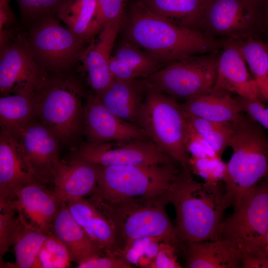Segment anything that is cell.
Returning <instances> with one entry per match:
<instances>
[{
	"label": "cell",
	"mask_w": 268,
	"mask_h": 268,
	"mask_svg": "<svg viewBox=\"0 0 268 268\" xmlns=\"http://www.w3.org/2000/svg\"><path fill=\"white\" fill-rule=\"evenodd\" d=\"M48 77L36 61L25 33L18 34L0 47V95L37 92Z\"/></svg>",
	"instance_id": "obj_11"
},
{
	"label": "cell",
	"mask_w": 268,
	"mask_h": 268,
	"mask_svg": "<svg viewBox=\"0 0 268 268\" xmlns=\"http://www.w3.org/2000/svg\"><path fill=\"white\" fill-rule=\"evenodd\" d=\"M43 245L51 254L54 261V268L69 266L71 260L67 248L53 234L50 232L48 235Z\"/></svg>",
	"instance_id": "obj_38"
},
{
	"label": "cell",
	"mask_w": 268,
	"mask_h": 268,
	"mask_svg": "<svg viewBox=\"0 0 268 268\" xmlns=\"http://www.w3.org/2000/svg\"><path fill=\"white\" fill-rule=\"evenodd\" d=\"M83 133L90 143L150 138L139 127L110 112L95 95L88 96L84 106Z\"/></svg>",
	"instance_id": "obj_15"
},
{
	"label": "cell",
	"mask_w": 268,
	"mask_h": 268,
	"mask_svg": "<svg viewBox=\"0 0 268 268\" xmlns=\"http://www.w3.org/2000/svg\"><path fill=\"white\" fill-rule=\"evenodd\" d=\"M225 40L236 47L250 69L260 94L265 99L268 78V45L254 35Z\"/></svg>",
	"instance_id": "obj_28"
},
{
	"label": "cell",
	"mask_w": 268,
	"mask_h": 268,
	"mask_svg": "<svg viewBox=\"0 0 268 268\" xmlns=\"http://www.w3.org/2000/svg\"><path fill=\"white\" fill-rule=\"evenodd\" d=\"M186 114L190 129L205 139L217 155L222 158L225 150L229 146L233 132V121L214 122L186 112Z\"/></svg>",
	"instance_id": "obj_32"
},
{
	"label": "cell",
	"mask_w": 268,
	"mask_h": 268,
	"mask_svg": "<svg viewBox=\"0 0 268 268\" xmlns=\"http://www.w3.org/2000/svg\"><path fill=\"white\" fill-rule=\"evenodd\" d=\"M261 21L268 30V0L261 1Z\"/></svg>",
	"instance_id": "obj_43"
},
{
	"label": "cell",
	"mask_w": 268,
	"mask_h": 268,
	"mask_svg": "<svg viewBox=\"0 0 268 268\" xmlns=\"http://www.w3.org/2000/svg\"><path fill=\"white\" fill-rule=\"evenodd\" d=\"M241 268H268V255L254 252L242 253Z\"/></svg>",
	"instance_id": "obj_42"
},
{
	"label": "cell",
	"mask_w": 268,
	"mask_h": 268,
	"mask_svg": "<svg viewBox=\"0 0 268 268\" xmlns=\"http://www.w3.org/2000/svg\"><path fill=\"white\" fill-rule=\"evenodd\" d=\"M184 254L188 268H241V252L225 239L190 243Z\"/></svg>",
	"instance_id": "obj_24"
},
{
	"label": "cell",
	"mask_w": 268,
	"mask_h": 268,
	"mask_svg": "<svg viewBox=\"0 0 268 268\" xmlns=\"http://www.w3.org/2000/svg\"><path fill=\"white\" fill-rule=\"evenodd\" d=\"M47 234L24 218L23 224L14 244L15 262L12 268H34L40 249L45 241Z\"/></svg>",
	"instance_id": "obj_31"
},
{
	"label": "cell",
	"mask_w": 268,
	"mask_h": 268,
	"mask_svg": "<svg viewBox=\"0 0 268 268\" xmlns=\"http://www.w3.org/2000/svg\"><path fill=\"white\" fill-rule=\"evenodd\" d=\"M232 154L223 180L228 206L235 208L245 194L268 175V136L244 112L233 121Z\"/></svg>",
	"instance_id": "obj_3"
},
{
	"label": "cell",
	"mask_w": 268,
	"mask_h": 268,
	"mask_svg": "<svg viewBox=\"0 0 268 268\" xmlns=\"http://www.w3.org/2000/svg\"><path fill=\"white\" fill-rule=\"evenodd\" d=\"M217 56L215 52L182 58L143 80L147 86L185 102L212 90L216 78Z\"/></svg>",
	"instance_id": "obj_8"
},
{
	"label": "cell",
	"mask_w": 268,
	"mask_h": 268,
	"mask_svg": "<svg viewBox=\"0 0 268 268\" xmlns=\"http://www.w3.org/2000/svg\"><path fill=\"white\" fill-rule=\"evenodd\" d=\"M182 170L178 164L100 165L90 199L116 204L166 195Z\"/></svg>",
	"instance_id": "obj_5"
},
{
	"label": "cell",
	"mask_w": 268,
	"mask_h": 268,
	"mask_svg": "<svg viewBox=\"0 0 268 268\" xmlns=\"http://www.w3.org/2000/svg\"><path fill=\"white\" fill-rule=\"evenodd\" d=\"M51 233L67 248L71 262L77 264L92 258L105 255L71 215L66 202L60 206L53 220Z\"/></svg>",
	"instance_id": "obj_23"
},
{
	"label": "cell",
	"mask_w": 268,
	"mask_h": 268,
	"mask_svg": "<svg viewBox=\"0 0 268 268\" xmlns=\"http://www.w3.org/2000/svg\"><path fill=\"white\" fill-rule=\"evenodd\" d=\"M36 180L28 171L15 136L8 130L0 133V209L7 206L19 190Z\"/></svg>",
	"instance_id": "obj_19"
},
{
	"label": "cell",
	"mask_w": 268,
	"mask_h": 268,
	"mask_svg": "<svg viewBox=\"0 0 268 268\" xmlns=\"http://www.w3.org/2000/svg\"><path fill=\"white\" fill-rule=\"evenodd\" d=\"M17 141L23 160L38 181H53L54 169L60 160V140L37 118L12 133Z\"/></svg>",
	"instance_id": "obj_14"
},
{
	"label": "cell",
	"mask_w": 268,
	"mask_h": 268,
	"mask_svg": "<svg viewBox=\"0 0 268 268\" xmlns=\"http://www.w3.org/2000/svg\"><path fill=\"white\" fill-rule=\"evenodd\" d=\"M96 7L97 0H68L60 8L57 16L73 34L88 44Z\"/></svg>",
	"instance_id": "obj_30"
},
{
	"label": "cell",
	"mask_w": 268,
	"mask_h": 268,
	"mask_svg": "<svg viewBox=\"0 0 268 268\" xmlns=\"http://www.w3.org/2000/svg\"><path fill=\"white\" fill-rule=\"evenodd\" d=\"M223 46L222 51L218 53L213 89L234 93L246 99H259L257 83L236 47L226 40Z\"/></svg>",
	"instance_id": "obj_18"
},
{
	"label": "cell",
	"mask_w": 268,
	"mask_h": 268,
	"mask_svg": "<svg viewBox=\"0 0 268 268\" xmlns=\"http://www.w3.org/2000/svg\"><path fill=\"white\" fill-rule=\"evenodd\" d=\"M123 26L129 41L164 66L186 57L217 52L219 46L203 31L171 22L149 10L139 0L129 7Z\"/></svg>",
	"instance_id": "obj_1"
},
{
	"label": "cell",
	"mask_w": 268,
	"mask_h": 268,
	"mask_svg": "<svg viewBox=\"0 0 268 268\" xmlns=\"http://www.w3.org/2000/svg\"><path fill=\"white\" fill-rule=\"evenodd\" d=\"M263 251L264 253L268 255V232L267 233L264 239Z\"/></svg>",
	"instance_id": "obj_44"
},
{
	"label": "cell",
	"mask_w": 268,
	"mask_h": 268,
	"mask_svg": "<svg viewBox=\"0 0 268 268\" xmlns=\"http://www.w3.org/2000/svg\"><path fill=\"white\" fill-rule=\"evenodd\" d=\"M145 92L143 80L113 79L106 88L95 95L110 112L139 127Z\"/></svg>",
	"instance_id": "obj_21"
},
{
	"label": "cell",
	"mask_w": 268,
	"mask_h": 268,
	"mask_svg": "<svg viewBox=\"0 0 268 268\" xmlns=\"http://www.w3.org/2000/svg\"><path fill=\"white\" fill-rule=\"evenodd\" d=\"M260 21L261 0H208L201 30L214 38H236L253 35Z\"/></svg>",
	"instance_id": "obj_12"
},
{
	"label": "cell",
	"mask_w": 268,
	"mask_h": 268,
	"mask_svg": "<svg viewBox=\"0 0 268 268\" xmlns=\"http://www.w3.org/2000/svg\"><path fill=\"white\" fill-rule=\"evenodd\" d=\"M234 209L220 224L218 238L229 241L242 254L264 253L268 232V175L247 192Z\"/></svg>",
	"instance_id": "obj_9"
},
{
	"label": "cell",
	"mask_w": 268,
	"mask_h": 268,
	"mask_svg": "<svg viewBox=\"0 0 268 268\" xmlns=\"http://www.w3.org/2000/svg\"><path fill=\"white\" fill-rule=\"evenodd\" d=\"M66 203L75 220L105 254L124 257L113 226L93 202L83 198Z\"/></svg>",
	"instance_id": "obj_20"
},
{
	"label": "cell",
	"mask_w": 268,
	"mask_h": 268,
	"mask_svg": "<svg viewBox=\"0 0 268 268\" xmlns=\"http://www.w3.org/2000/svg\"><path fill=\"white\" fill-rule=\"evenodd\" d=\"M154 13L178 25L201 30L208 0H139Z\"/></svg>",
	"instance_id": "obj_27"
},
{
	"label": "cell",
	"mask_w": 268,
	"mask_h": 268,
	"mask_svg": "<svg viewBox=\"0 0 268 268\" xmlns=\"http://www.w3.org/2000/svg\"><path fill=\"white\" fill-rule=\"evenodd\" d=\"M78 268H133L124 257L103 255L77 264Z\"/></svg>",
	"instance_id": "obj_40"
},
{
	"label": "cell",
	"mask_w": 268,
	"mask_h": 268,
	"mask_svg": "<svg viewBox=\"0 0 268 268\" xmlns=\"http://www.w3.org/2000/svg\"><path fill=\"white\" fill-rule=\"evenodd\" d=\"M22 18L31 24L43 19L55 17L68 0H16Z\"/></svg>",
	"instance_id": "obj_35"
},
{
	"label": "cell",
	"mask_w": 268,
	"mask_h": 268,
	"mask_svg": "<svg viewBox=\"0 0 268 268\" xmlns=\"http://www.w3.org/2000/svg\"><path fill=\"white\" fill-rule=\"evenodd\" d=\"M0 210V262L3 263L2 258L8 251L9 247L14 244L22 228L24 215L19 212L15 215L16 210L9 207Z\"/></svg>",
	"instance_id": "obj_34"
},
{
	"label": "cell",
	"mask_w": 268,
	"mask_h": 268,
	"mask_svg": "<svg viewBox=\"0 0 268 268\" xmlns=\"http://www.w3.org/2000/svg\"><path fill=\"white\" fill-rule=\"evenodd\" d=\"M177 248L173 245L164 242L159 245L158 252L152 261L150 268H181L177 259Z\"/></svg>",
	"instance_id": "obj_39"
},
{
	"label": "cell",
	"mask_w": 268,
	"mask_h": 268,
	"mask_svg": "<svg viewBox=\"0 0 268 268\" xmlns=\"http://www.w3.org/2000/svg\"><path fill=\"white\" fill-rule=\"evenodd\" d=\"M36 93L1 96L0 128L14 133L36 118Z\"/></svg>",
	"instance_id": "obj_29"
},
{
	"label": "cell",
	"mask_w": 268,
	"mask_h": 268,
	"mask_svg": "<svg viewBox=\"0 0 268 268\" xmlns=\"http://www.w3.org/2000/svg\"><path fill=\"white\" fill-rule=\"evenodd\" d=\"M82 97L81 87L75 80L48 76L36 93V118L60 142H71L83 132Z\"/></svg>",
	"instance_id": "obj_7"
},
{
	"label": "cell",
	"mask_w": 268,
	"mask_h": 268,
	"mask_svg": "<svg viewBox=\"0 0 268 268\" xmlns=\"http://www.w3.org/2000/svg\"><path fill=\"white\" fill-rule=\"evenodd\" d=\"M100 167L98 164L79 158L59 160L52 181L53 193L59 203L92 195L96 188Z\"/></svg>",
	"instance_id": "obj_17"
},
{
	"label": "cell",
	"mask_w": 268,
	"mask_h": 268,
	"mask_svg": "<svg viewBox=\"0 0 268 268\" xmlns=\"http://www.w3.org/2000/svg\"><path fill=\"white\" fill-rule=\"evenodd\" d=\"M126 15L106 25L79 56L78 60L82 64L83 70L95 95L103 91L113 80L109 69V61L115 40L124 25Z\"/></svg>",
	"instance_id": "obj_16"
},
{
	"label": "cell",
	"mask_w": 268,
	"mask_h": 268,
	"mask_svg": "<svg viewBox=\"0 0 268 268\" xmlns=\"http://www.w3.org/2000/svg\"><path fill=\"white\" fill-rule=\"evenodd\" d=\"M60 205L53 192L49 191L42 183L35 180L23 186L16 198L5 207L24 214L32 224L49 234Z\"/></svg>",
	"instance_id": "obj_22"
},
{
	"label": "cell",
	"mask_w": 268,
	"mask_h": 268,
	"mask_svg": "<svg viewBox=\"0 0 268 268\" xmlns=\"http://www.w3.org/2000/svg\"><path fill=\"white\" fill-rule=\"evenodd\" d=\"M59 20L55 17L43 19L24 33L33 55L46 72H60L68 68L78 60L86 44Z\"/></svg>",
	"instance_id": "obj_10"
},
{
	"label": "cell",
	"mask_w": 268,
	"mask_h": 268,
	"mask_svg": "<svg viewBox=\"0 0 268 268\" xmlns=\"http://www.w3.org/2000/svg\"><path fill=\"white\" fill-rule=\"evenodd\" d=\"M231 94L212 89L181 104L190 115L211 121L230 122L243 112L239 96L234 98Z\"/></svg>",
	"instance_id": "obj_26"
},
{
	"label": "cell",
	"mask_w": 268,
	"mask_h": 268,
	"mask_svg": "<svg viewBox=\"0 0 268 268\" xmlns=\"http://www.w3.org/2000/svg\"><path fill=\"white\" fill-rule=\"evenodd\" d=\"M239 97L242 112L268 130V106L263 104L259 99H248Z\"/></svg>",
	"instance_id": "obj_41"
},
{
	"label": "cell",
	"mask_w": 268,
	"mask_h": 268,
	"mask_svg": "<svg viewBox=\"0 0 268 268\" xmlns=\"http://www.w3.org/2000/svg\"><path fill=\"white\" fill-rule=\"evenodd\" d=\"M139 127L184 172L193 175L188 149L190 128L181 103L146 85Z\"/></svg>",
	"instance_id": "obj_6"
},
{
	"label": "cell",
	"mask_w": 268,
	"mask_h": 268,
	"mask_svg": "<svg viewBox=\"0 0 268 268\" xmlns=\"http://www.w3.org/2000/svg\"><path fill=\"white\" fill-rule=\"evenodd\" d=\"M90 200L112 223L122 250L134 240L156 238L184 253L185 247L166 210L167 195L116 204Z\"/></svg>",
	"instance_id": "obj_4"
},
{
	"label": "cell",
	"mask_w": 268,
	"mask_h": 268,
	"mask_svg": "<svg viewBox=\"0 0 268 268\" xmlns=\"http://www.w3.org/2000/svg\"><path fill=\"white\" fill-rule=\"evenodd\" d=\"M10 0H0V45L11 41L15 35L16 18L10 7Z\"/></svg>",
	"instance_id": "obj_37"
},
{
	"label": "cell",
	"mask_w": 268,
	"mask_h": 268,
	"mask_svg": "<svg viewBox=\"0 0 268 268\" xmlns=\"http://www.w3.org/2000/svg\"><path fill=\"white\" fill-rule=\"evenodd\" d=\"M192 173L200 176L207 183L223 182L226 171V163L220 158H190Z\"/></svg>",
	"instance_id": "obj_36"
},
{
	"label": "cell",
	"mask_w": 268,
	"mask_h": 268,
	"mask_svg": "<svg viewBox=\"0 0 268 268\" xmlns=\"http://www.w3.org/2000/svg\"><path fill=\"white\" fill-rule=\"evenodd\" d=\"M75 158L102 166L178 164L150 139L83 143Z\"/></svg>",
	"instance_id": "obj_13"
},
{
	"label": "cell",
	"mask_w": 268,
	"mask_h": 268,
	"mask_svg": "<svg viewBox=\"0 0 268 268\" xmlns=\"http://www.w3.org/2000/svg\"><path fill=\"white\" fill-rule=\"evenodd\" d=\"M176 213L175 228L181 243L188 244L218 238V229L228 207L223 182H199L181 170L167 193Z\"/></svg>",
	"instance_id": "obj_2"
},
{
	"label": "cell",
	"mask_w": 268,
	"mask_h": 268,
	"mask_svg": "<svg viewBox=\"0 0 268 268\" xmlns=\"http://www.w3.org/2000/svg\"><path fill=\"white\" fill-rule=\"evenodd\" d=\"M261 0V1H262V0Z\"/></svg>",
	"instance_id": "obj_46"
},
{
	"label": "cell",
	"mask_w": 268,
	"mask_h": 268,
	"mask_svg": "<svg viewBox=\"0 0 268 268\" xmlns=\"http://www.w3.org/2000/svg\"><path fill=\"white\" fill-rule=\"evenodd\" d=\"M128 1L129 0H97L96 11L89 31L88 43L95 38L106 25L126 15Z\"/></svg>",
	"instance_id": "obj_33"
},
{
	"label": "cell",
	"mask_w": 268,
	"mask_h": 268,
	"mask_svg": "<svg viewBox=\"0 0 268 268\" xmlns=\"http://www.w3.org/2000/svg\"><path fill=\"white\" fill-rule=\"evenodd\" d=\"M265 99L268 101V78L267 82L266 95Z\"/></svg>",
	"instance_id": "obj_45"
},
{
	"label": "cell",
	"mask_w": 268,
	"mask_h": 268,
	"mask_svg": "<svg viewBox=\"0 0 268 268\" xmlns=\"http://www.w3.org/2000/svg\"><path fill=\"white\" fill-rule=\"evenodd\" d=\"M164 67L156 58L129 41L120 45L109 61L113 79L145 78Z\"/></svg>",
	"instance_id": "obj_25"
}]
</instances>
